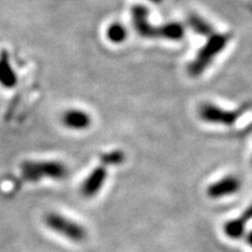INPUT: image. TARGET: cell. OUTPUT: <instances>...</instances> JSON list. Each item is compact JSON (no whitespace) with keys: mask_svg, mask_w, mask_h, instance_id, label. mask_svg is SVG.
<instances>
[{"mask_svg":"<svg viewBox=\"0 0 252 252\" xmlns=\"http://www.w3.org/2000/svg\"><path fill=\"white\" fill-rule=\"evenodd\" d=\"M230 40L229 34H212L207 43L201 48L196 58L188 65V72L191 77H198L209 67L213 60L225 48Z\"/></svg>","mask_w":252,"mask_h":252,"instance_id":"obj_1","label":"cell"},{"mask_svg":"<svg viewBox=\"0 0 252 252\" xmlns=\"http://www.w3.org/2000/svg\"><path fill=\"white\" fill-rule=\"evenodd\" d=\"M24 180L36 182L42 179L62 180L68 174L67 167L60 161H25L21 165Z\"/></svg>","mask_w":252,"mask_h":252,"instance_id":"obj_2","label":"cell"},{"mask_svg":"<svg viewBox=\"0 0 252 252\" xmlns=\"http://www.w3.org/2000/svg\"><path fill=\"white\" fill-rule=\"evenodd\" d=\"M45 223L49 229L58 232L63 237L72 242H82L87 237V231L78 223L60 215L56 213H49L45 216Z\"/></svg>","mask_w":252,"mask_h":252,"instance_id":"obj_3","label":"cell"},{"mask_svg":"<svg viewBox=\"0 0 252 252\" xmlns=\"http://www.w3.org/2000/svg\"><path fill=\"white\" fill-rule=\"evenodd\" d=\"M198 113L204 122L226 126L234 125L241 116V111H229L210 103L202 104Z\"/></svg>","mask_w":252,"mask_h":252,"instance_id":"obj_4","label":"cell"},{"mask_svg":"<svg viewBox=\"0 0 252 252\" xmlns=\"http://www.w3.org/2000/svg\"><path fill=\"white\" fill-rule=\"evenodd\" d=\"M132 21L137 33L145 39H156L158 26L149 21V8L144 5H134L132 7Z\"/></svg>","mask_w":252,"mask_h":252,"instance_id":"obj_5","label":"cell"},{"mask_svg":"<svg viewBox=\"0 0 252 252\" xmlns=\"http://www.w3.org/2000/svg\"><path fill=\"white\" fill-rule=\"evenodd\" d=\"M239 189L241 181L236 176L229 175L210 185L207 189V193L212 198H220L237 193Z\"/></svg>","mask_w":252,"mask_h":252,"instance_id":"obj_6","label":"cell"},{"mask_svg":"<svg viewBox=\"0 0 252 252\" xmlns=\"http://www.w3.org/2000/svg\"><path fill=\"white\" fill-rule=\"evenodd\" d=\"M108 172L104 166H99L94 168L93 172L88 175L86 181L82 184L81 194L84 197H93L102 189L104 182L106 180Z\"/></svg>","mask_w":252,"mask_h":252,"instance_id":"obj_7","label":"cell"},{"mask_svg":"<svg viewBox=\"0 0 252 252\" xmlns=\"http://www.w3.org/2000/svg\"><path fill=\"white\" fill-rule=\"evenodd\" d=\"M63 125L71 130H86L91 125V117L82 110H68L62 116Z\"/></svg>","mask_w":252,"mask_h":252,"instance_id":"obj_8","label":"cell"},{"mask_svg":"<svg viewBox=\"0 0 252 252\" xmlns=\"http://www.w3.org/2000/svg\"><path fill=\"white\" fill-rule=\"evenodd\" d=\"M17 81V75L12 68L8 55L2 53L0 56V84L6 88H13Z\"/></svg>","mask_w":252,"mask_h":252,"instance_id":"obj_9","label":"cell"},{"mask_svg":"<svg viewBox=\"0 0 252 252\" xmlns=\"http://www.w3.org/2000/svg\"><path fill=\"white\" fill-rule=\"evenodd\" d=\"M185 36V27L180 23H169L158 26L157 37L171 41L182 40Z\"/></svg>","mask_w":252,"mask_h":252,"instance_id":"obj_10","label":"cell"},{"mask_svg":"<svg viewBox=\"0 0 252 252\" xmlns=\"http://www.w3.org/2000/svg\"><path fill=\"white\" fill-rule=\"evenodd\" d=\"M188 24L191 30L198 34H201V35L210 36L212 34H214V28L212 25L208 23L207 20H204L202 17H200V15L191 14L188 18Z\"/></svg>","mask_w":252,"mask_h":252,"instance_id":"obj_11","label":"cell"},{"mask_svg":"<svg viewBox=\"0 0 252 252\" xmlns=\"http://www.w3.org/2000/svg\"><path fill=\"white\" fill-rule=\"evenodd\" d=\"M106 36L112 43H122L127 39V30L124 25L113 23L106 30Z\"/></svg>","mask_w":252,"mask_h":252,"instance_id":"obj_12","label":"cell"},{"mask_svg":"<svg viewBox=\"0 0 252 252\" xmlns=\"http://www.w3.org/2000/svg\"><path fill=\"white\" fill-rule=\"evenodd\" d=\"M224 231L228 237L238 239L244 235L245 225L238 219H236V220H229V222L226 223L224 226Z\"/></svg>","mask_w":252,"mask_h":252,"instance_id":"obj_13","label":"cell"},{"mask_svg":"<svg viewBox=\"0 0 252 252\" xmlns=\"http://www.w3.org/2000/svg\"><path fill=\"white\" fill-rule=\"evenodd\" d=\"M125 154L122 151H112V152L104 153L100 156V161L104 165H119L124 161Z\"/></svg>","mask_w":252,"mask_h":252,"instance_id":"obj_14","label":"cell"},{"mask_svg":"<svg viewBox=\"0 0 252 252\" xmlns=\"http://www.w3.org/2000/svg\"><path fill=\"white\" fill-rule=\"evenodd\" d=\"M238 220H241L244 225H247L248 220H252V203L247 208V209H245V212L242 214V216L238 217Z\"/></svg>","mask_w":252,"mask_h":252,"instance_id":"obj_15","label":"cell"},{"mask_svg":"<svg viewBox=\"0 0 252 252\" xmlns=\"http://www.w3.org/2000/svg\"><path fill=\"white\" fill-rule=\"evenodd\" d=\"M248 242H249V244H250L252 247V230L250 232H249V235H248Z\"/></svg>","mask_w":252,"mask_h":252,"instance_id":"obj_16","label":"cell"},{"mask_svg":"<svg viewBox=\"0 0 252 252\" xmlns=\"http://www.w3.org/2000/svg\"><path fill=\"white\" fill-rule=\"evenodd\" d=\"M151 2H153V4H161L163 0H150Z\"/></svg>","mask_w":252,"mask_h":252,"instance_id":"obj_17","label":"cell"}]
</instances>
